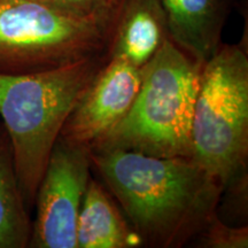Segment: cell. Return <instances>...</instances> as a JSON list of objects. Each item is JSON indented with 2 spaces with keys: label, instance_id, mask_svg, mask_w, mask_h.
<instances>
[{
  "label": "cell",
  "instance_id": "1",
  "mask_svg": "<svg viewBox=\"0 0 248 248\" xmlns=\"http://www.w3.org/2000/svg\"><path fill=\"white\" fill-rule=\"evenodd\" d=\"M92 168L122 207L142 245L182 247L216 214L224 187L192 157L89 150Z\"/></svg>",
  "mask_w": 248,
  "mask_h": 248
},
{
  "label": "cell",
  "instance_id": "2",
  "mask_svg": "<svg viewBox=\"0 0 248 248\" xmlns=\"http://www.w3.org/2000/svg\"><path fill=\"white\" fill-rule=\"evenodd\" d=\"M108 58L104 52L38 73L0 74V116L29 209L64 123Z\"/></svg>",
  "mask_w": 248,
  "mask_h": 248
},
{
  "label": "cell",
  "instance_id": "3",
  "mask_svg": "<svg viewBox=\"0 0 248 248\" xmlns=\"http://www.w3.org/2000/svg\"><path fill=\"white\" fill-rule=\"evenodd\" d=\"M201 67L167 39L142 68L140 89L129 113L92 148L193 156L192 121Z\"/></svg>",
  "mask_w": 248,
  "mask_h": 248
},
{
  "label": "cell",
  "instance_id": "4",
  "mask_svg": "<svg viewBox=\"0 0 248 248\" xmlns=\"http://www.w3.org/2000/svg\"><path fill=\"white\" fill-rule=\"evenodd\" d=\"M193 159L223 187L247 173L248 57L221 44L201 67L192 121Z\"/></svg>",
  "mask_w": 248,
  "mask_h": 248
},
{
  "label": "cell",
  "instance_id": "5",
  "mask_svg": "<svg viewBox=\"0 0 248 248\" xmlns=\"http://www.w3.org/2000/svg\"><path fill=\"white\" fill-rule=\"evenodd\" d=\"M114 23L67 16L36 0H0V74L38 73L107 52Z\"/></svg>",
  "mask_w": 248,
  "mask_h": 248
},
{
  "label": "cell",
  "instance_id": "6",
  "mask_svg": "<svg viewBox=\"0 0 248 248\" xmlns=\"http://www.w3.org/2000/svg\"><path fill=\"white\" fill-rule=\"evenodd\" d=\"M89 150L59 138L37 190L30 248H77V218L90 183Z\"/></svg>",
  "mask_w": 248,
  "mask_h": 248
},
{
  "label": "cell",
  "instance_id": "7",
  "mask_svg": "<svg viewBox=\"0 0 248 248\" xmlns=\"http://www.w3.org/2000/svg\"><path fill=\"white\" fill-rule=\"evenodd\" d=\"M142 68L108 58L68 117L59 138L86 150L97 145L129 113L140 89Z\"/></svg>",
  "mask_w": 248,
  "mask_h": 248
},
{
  "label": "cell",
  "instance_id": "8",
  "mask_svg": "<svg viewBox=\"0 0 248 248\" xmlns=\"http://www.w3.org/2000/svg\"><path fill=\"white\" fill-rule=\"evenodd\" d=\"M168 38L161 0H122L107 52L109 58L142 68Z\"/></svg>",
  "mask_w": 248,
  "mask_h": 248
},
{
  "label": "cell",
  "instance_id": "9",
  "mask_svg": "<svg viewBox=\"0 0 248 248\" xmlns=\"http://www.w3.org/2000/svg\"><path fill=\"white\" fill-rule=\"evenodd\" d=\"M169 38L198 63L203 64L222 44L230 0H161Z\"/></svg>",
  "mask_w": 248,
  "mask_h": 248
},
{
  "label": "cell",
  "instance_id": "10",
  "mask_svg": "<svg viewBox=\"0 0 248 248\" xmlns=\"http://www.w3.org/2000/svg\"><path fill=\"white\" fill-rule=\"evenodd\" d=\"M77 248H136L142 246L109 191L90 179L76 228Z\"/></svg>",
  "mask_w": 248,
  "mask_h": 248
},
{
  "label": "cell",
  "instance_id": "11",
  "mask_svg": "<svg viewBox=\"0 0 248 248\" xmlns=\"http://www.w3.org/2000/svg\"><path fill=\"white\" fill-rule=\"evenodd\" d=\"M29 208L24 201L11 140L0 123V248H27L31 234Z\"/></svg>",
  "mask_w": 248,
  "mask_h": 248
},
{
  "label": "cell",
  "instance_id": "12",
  "mask_svg": "<svg viewBox=\"0 0 248 248\" xmlns=\"http://www.w3.org/2000/svg\"><path fill=\"white\" fill-rule=\"evenodd\" d=\"M58 13L80 20L114 21L122 0H36Z\"/></svg>",
  "mask_w": 248,
  "mask_h": 248
},
{
  "label": "cell",
  "instance_id": "13",
  "mask_svg": "<svg viewBox=\"0 0 248 248\" xmlns=\"http://www.w3.org/2000/svg\"><path fill=\"white\" fill-rule=\"evenodd\" d=\"M199 235L201 247L207 248H246L248 246L247 226H229L223 223L215 214L207 222Z\"/></svg>",
  "mask_w": 248,
  "mask_h": 248
}]
</instances>
